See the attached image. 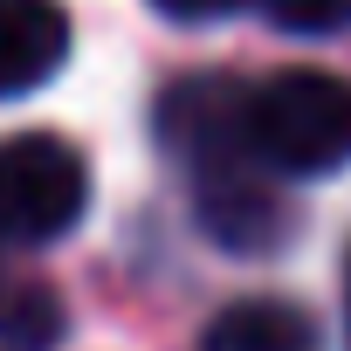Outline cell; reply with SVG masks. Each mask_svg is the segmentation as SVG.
<instances>
[{
	"label": "cell",
	"instance_id": "1",
	"mask_svg": "<svg viewBox=\"0 0 351 351\" xmlns=\"http://www.w3.org/2000/svg\"><path fill=\"white\" fill-rule=\"evenodd\" d=\"M241 138L269 180H324L351 165V83L330 69H276L241 90Z\"/></svg>",
	"mask_w": 351,
	"mask_h": 351
},
{
	"label": "cell",
	"instance_id": "2",
	"mask_svg": "<svg viewBox=\"0 0 351 351\" xmlns=\"http://www.w3.org/2000/svg\"><path fill=\"white\" fill-rule=\"evenodd\" d=\"M90 207V165L62 131H14L0 138V241L49 248Z\"/></svg>",
	"mask_w": 351,
	"mask_h": 351
},
{
	"label": "cell",
	"instance_id": "3",
	"mask_svg": "<svg viewBox=\"0 0 351 351\" xmlns=\"http://www.w3.org/2000/svg\"><path fill=\"white\" fill-rule=\"evenodd\" d=\"M193 221L228 255H276L282 234L296 228V207H289L282 180H269L262 165H248V172H228L214 186H193Z\"/></svg>",
	"mask_w": 351,
	"mask_h": 351
},
{
	"label": "cell",
	"instance_id": "4",
	"mask_svg": "<svg viewBox=\"0 0 351 351\" xmlns=\"http://www.w3.org/2000/svg\"><path fill=\"white\" fill-rule=\"evenodd\" d=\"M69 62L62 0H0V97H28Z\"/></svg>",
	"mask_w": 351,
	"mask_h": 351
},
{
	"label": "cell",
	"instance_id": "5",
	"mask_svg": "<svg viewBox=\"0 0 351 351\" xmlns=\"http://www.w3.org/2000/svg\"><path fill=\"white\" fill-rule=\"evenodd\" d=\"M200 351H317V324L289 296H241L207 324Z\"/></svg>",
	"mask_w": 351,
	"mask_h": 351
},
{
	"label": "cell",
	"instance_id": "6",
	"mask_svg": "<svg viewBox=\"0 0 351 351\" xmlns=\"http://www.w3.org/2000/svg\"><path fill=\"white\" fill-rule=\"evenodd\" d=\"M56 330H62V317H56L49 289H14L8 303H0V344L8 351H42Z\"/></svg>",
	"mask_w": 351,
	"mask_h": 351
},
{
	"label": "cell",
	"instance_id": "7",
	"mask_svg": "<svg viewBox=\"0 0 351 351\" xmlns=\"http://www.w3.org/2000/svg\"><path fill=\"white\" fill-rule=\"evenodd\" d=\"M248 8H262L282 35H337V28H351V0H248Z\"/></svg>",
	"mask_w": 351,
	"mask_h": 351
},
{
	"label": "cell",
	"instance_id": "8",
	"mask_svg": "<svg viewBox=\"0 0 351 351\" xmlns=\"http://www.w3.org/2000/svg\"><path fill=\"white\" fill-rule=\"evenodd\" d=\"M152 8H158L165 21H193V28H200V21H228V14H241L248 0H152Z\"/></svg>",
	"mask_w": 351,
	"mask_h": 351
},
{
	"label": "cell",
	"instance_id": "9",
	"mask_svg": "<svg viewBox=\"0 0 351 351\" xmlns=\"http://www.w3.org/2000/svg\"><path fill=\"white\" fill-rule=\"evenodd\" d=\"M344 344H351V262H344Z\"/></svg>",
	"mask_w": 351,
	"mask_h": 351
}]
</instances>
